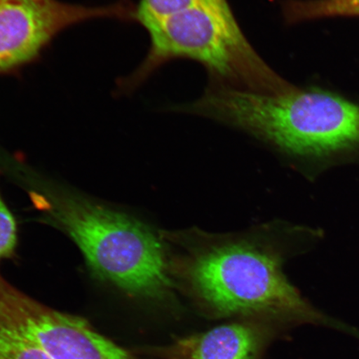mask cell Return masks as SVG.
<instances>
[{
  "label": "cell",
  "mask_w": 359,
  "mask_h": 359,
  "mask_svg": "<svg viewBox=\"0 0 359 359\" xmlns=\"http://www.w3.org/2000/svg\"><path fill=\"white\" fill-rule=\"evenodd\" d=\"M302 233L271 223L241 233L217 234L194 227L161 236L175 286L213 316L353 332L318 311L287 279L283 266Z\"/></svg>",
  "instance_id": "1"
},
{
  "label": "cell",
  "mask_w": 359,
  "mask_h": 359,
  "mask_svg": "<svg viewBox=\"0 0 359 359\" xmlns=\"http://www.w3.org/2000/svg\"><path fill=\"white\" fill-rule=\"evenodd\" d=\"M187 109L320 168L359 154V105L320 89L290 84L281 92L259 93L215 87Z\"/></svg>",
  "instance_id": "3"
},
{
  "label": "cell",
  "mask_w": 359,
  "mask_h": 359,
  "mask_svg": "<svg viewBox=\"0 0 359 359\" xmlns=\"http://www.w3.org/2000/svg\"><path fill=\"white\" fill-rule=\"evenodd\" d=\"M277 325L244 318L144 352L156 359H263Z\"/></svg>",
  "instance_id": "7"
},
{
  "label": "cell",
  "mask_w": 359,
  "mask_h": 359,
  "mask_svg": "<svg viewBox=\"0 0 359 359\" xmlns=\"http://www.w3.org/2000/svg\"><path fill=\"white\" fill-rule=\"evenodd\" d=\"M0 309L53 359H135L83 318L56 311L13 286L0 273Z\"/></svg>",
  "instance_id": "6"
},
{
  "label": "cell",
  "mask_w": 359,
  "mask_h": 359,
  "mask_svg": "<svg viewBox=\"0 0 359 359\" xmlns=\"http://www.w3.org/2000/svg\"><path fill=\"white\" fill-rule=\"evenodd\" d=\"M1 1H2V0H0V2H1Z\"/></svg>",
  "instance_id": "12"
},
{
  "label": "cell",
  "mask_w": 359,
  "mask_h": 359,
  "mask_svg": "<svg viewBox=\"0 0 359 359\" xmlns=\"http://www.w3.org/2000/svg\"><path fill=\"white\" fill-rule=\"evenodd\" d=\"M285 15L290 22L337 16H359V0H290Z\"/></svg>",
  "instance_id": "8"
},
{
  "label": "cell",
  "mask_w": 359,
  "mask_h": 359,
  "mask_svg": "<svg viewBox=\"0 0 359 359\" xmlns=\"http://www.w3.org/2000/svg\"><path fill=\"white\" fill-rule=\"evenodd\" d=\"M123 4L89 7L57 0L0 2V74L12 73L38 58L62 31L79 22L110 18L131 19Z\"/></svg>",
  "instance_id": "5"
},
{
  "label": "cell",
  "mask_w": 359,
  "mask_h": 359,
  "mask_svg": "<svg viewBox=\"0 0 359 359\" xmlns=\"http://www.w3.org/2000/svg\"><path fill=\"white\" fill-rule=\"evenodd\" d=\"M2 165L48 221L73 240L98 279L131 298L174 300L176 286L160 232L131 215L39 176L13 157H4Z\"/></svg>",
  "instance_id": "2"
},
{
  "label": "cell",
  "mask_w": 359,
  "mask_h": 359,
  "mask_svg": "<svg viewBox=\"0 0 359 359\" xmlns=\"http://www.w3.org/2000/svg\"><path fill=\"white\" fill-rule=\"evenodd\" d=\"M0 359H53L0 309Z\"/></svg>",
  "instance_id": "9"
},
{
  "label": "cell",
  "mask_w": 359,
  "mask_h": 359,
  "mask_svg": "<svg viewBox=\"0 0 359 359\" xmlns=\"http://www.w3.org/2000/svg\"><path fill=\"white\" fill-rule=\"evenodd\" d=\"M18 241L17 224L0 195V262L12 257Z\"/></svg>",
  "instance_id": "11"
},
{
  "label": "cell",
  "mask_w": 359,
  "mask_h": 359,
  "mask_svg": "<svg viewBox=\"0 0 359 359\" xmlns=\"http://www.w3.org/2000/svg\"><path fill=\"white\" fill-rule=\"evenodd\" d=\"M145 29L151 38L150 51L141 67L124 81L126 89L177 57L199 62L217 77L250 91L278 93L290 85L254 50L226 0H209Z\"/></svg>",
  "instance_id": "4"
},
{
  "label": "cell",
  "mask_w": 359,
  "mask_h": 359,
  "mask_svg": "<svg viewBox=\"0 0 359 359\" xmlns=\"http://www.w3.org/2000/svg\"><path fill=\"white\" fill-rule=\"evenodd\" d=\"M206 1L209 0H141L133 10V19L146 28L154 22Z\"/></svg>",
  "instance_id": "10"
}]
</instances>
